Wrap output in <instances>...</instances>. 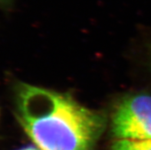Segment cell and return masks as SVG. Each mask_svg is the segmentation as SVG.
Here are the masks:
<instances>
[{
  "mask_svg": "<svg viewBox=\"0 0 151 150\" xmlns=\"http://www.w3.org/2000/svg\"><path fill=\"white\" fill-rule=\"evenodd\" d=\"M21 150H40V149H34V148H25Z\"/></svg>",
  "mask_w": 151,
  "mask_h": 150,
  "instance_id": "5",
  "label": "cell"
},
{
  "mask_svg": "<svg viewBox=\"0 0 151 150\" xmlns=\"http://www.w3.org/2000/svg\"><path fill=\"white\" fill-rule=\"evenodd\" d=\"M111 150H151V139H117Z\"/></svg>",
  "mask_w": 151,
  "mask_h": 150,
  "instance_id": "3",
  "label": "cell"
},
{
  "mask_svg": "<svg viewBox=\"0 0 151 150\" xmlns=\"http://www.w3.org/2000/svg\"><path fill=\"white\" fill-rule=\"evenodd\" d=\"M12 0H0V4L1 5H3V6H6V5H9L12 2Z\"/></svg>",
  "mask_w": 151,
  "mask_h": 150,
  "instance_id": "4",
  "label": "cell"
},
{
  "mask_svg": "<svg viewBox=\"0 0 151 150\" xmlns=\"http://www.w3.org/2000/svg\"><path fill=\"white\" fill-rule=\"evenodd\" d=\"M112 132L117 139H151V95L127 97L116 106Z\"/></svg>",
  "mask_w": 151,
  "mask_h": 150,
  "instance_id": "2",
  "label": "cell"
},
{
  "mask_svg": "<svg viewBox=\"0 0 151 150\" xmlns=\"http://www.w3.org/2000/svg\"><path fill=\"white\" fill-rule=\"evenodd\" d=\"M15 115L41 150H88L105 126L101 114L68 95L26 84L16 89Z\"/></svg>",
  "mask_w": 151,
  "mask_h": 150,
  "instance_id": "1",
  "label": "cell"
}]
</instances>
